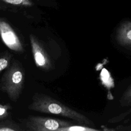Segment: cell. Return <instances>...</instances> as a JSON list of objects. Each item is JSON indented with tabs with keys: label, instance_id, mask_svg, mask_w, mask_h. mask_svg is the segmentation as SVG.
<instances>
[{
	"label": "cell",
	"instance_id": "11",
	"mask_svg": "<svg viewBox=\"0 0 131 131\" xmlns=\"http://www.w3.org/2000/svg\"><path fill=\"white\" fill-rule=\"evenodd\" d=\"M10 108L11 106L9 104L3 105L0 104V119H4L8 116V111Z\"/></svg>",
	"mask_w": 131,
	"mask_h": 131
},
{
	"label": "cell",
	"instance_id": "12",
	"mask_svg": "<svg viewBox=\"0 0 131 131\" xmlns=\"http://www.w3.org/2000/svg\"><path fill=\"white\" fill-rule=\"evenodd\" d=\"M1 18H0V19H1Z\"/></svg>",
	"mask_w": 131,
	"mask_h": 131
},
{
	"label": "cell",
	"instance_id": "7",
	"mask_svg": "<svg viewBox=\"0 0 131 131\" xmlns=\"http://www.w3.org/2000/svg\"><path fill=\"white\" fill-rule=\"evenodd\" d=\"M12 56V54L8 51L0 53V73L8 67Z\"/></svg>",
	"mask_w": 131,
	"mask_h": 131
},
{
	"label": "cell",
	"instance_id": "6",
	"mask_svg": "<svg viewBox=\"0 0 131 131\" xmlns=\"http://www.w3.org/2000/svg\"><path fill=\"white\" fill-rule=\"evenodd\" d=\"M116 39L121 46H131V21H123L116 32Z\"/></svg>",
	"mask_w": 131,
	"mask_h": 131
},
{
	"label": "cell",
	"instance_id": "10",
	"mask_svg": "<svg viewBox=\"0 0 131 131\" xmlns=\"http://www.w3.org/2000/svg\"><path fill=\"white\" fill-rule=\"evenodd\" d=\"M3 2L13 5L31 7L33 4L30 0H2Z\"/></svg>",
	"mask_w": 131,
	"mask_h": 131
},
{
	"label": "cell",
	"instance_id": "8",
	"mask_svg": "<svg viewBox=\"0 0 131 131\" xmlns=\"http://www.w3.org/2000/svg\"><path fill=\"white\" fill-rule=\"evenodd\" d=\"M16 123L9 120L0 122V131H20L23 130Z\"/></svg>",
	"mask_w": 131,
	"mask_h": 131
},
{
	"label": "cell",
	"instance_id": "9",
	"mask_svg": "<svg viewBox=\"0 0 131 131\" xmlns=\"http://www.w3.org/2000/svg\"><path fill=\"white\" fill-rule=\"evenodd\" d=\"M98 129L87 127L85 125H70L57 129L56 131H97Z\"/></svg>",
	"mask_w": 131,
	"mask_h": 131
},
{
	"label": "cell",
	"instance_id": "2",
	"mask_svg": "<svg viewBox=\"0 0 131 131\" xmlns=\"http://www.w3.org/2000/svg\"><path fill=\"white\" fill-rule=\"evenodd\" d=\"M25 81V70L18 60L14 59L2 76L0 88L7 94L10 100L15 102L21 94Z\"/></svg>",
	"mask_w": 131,
	"mask_h": 131
},
{
	"label": "cell",
	"instance_id": "3",
	"mask_svg": "<svg viewBox=\"0 0 131 131\" xmlns=\"http://www.w3.org/2000/svg\"><path fill=\"white\" fill-rule=\"evenodd\" d=\"M25 124L27 130L31 131H56L57 129L73 125L70 121L34 116L26 118Z\"/></svg>",
	"mask_w": 131,
	"mask_h": 131
},
{
	"label": "cell",
	"instance_id": "5",
	"mask_svg": "<svg viewBox=\"0 0 131 131\" xmlns=\"http://www.w3.org/2000/svg\"><path fill=\"white\" fill-rule=\"evenodd\" d=\"M0 36L5 45L10 50L18 53L25 51L23 45L12 27L0 19Z\"/></svg>",
	"mask_w": 131,
	"mask_h": 131
},
{
	"label": "cell",
	"instance_id": "1",
	"mask_svg": "<svg viewBox=\"0 0 131 131\" xmlns=\"http://www.w3.org/2000/svg\"><path fill=\"white\" fill-rule=\"evenodd\" d=\"M28 108L40 113L59 115L74 120L80 125L95 127L94 123L84 115L62 104L60 101L44 94L35 93Z\"/></svg>",
	"mask_w": 131,
	"mask_h": 131
},
{
	"label": "cell",
	"instance_id": "4",
	"mask_svg": "<svg viewBox=\"0 0 131 131\" xmlns=\"http://www.w3.org/2000/svg\"><path fill=\"white\" fill-rule=\"evenodd\" d=\"M29 39L36 66L42 70L50 71L52 67L51 61L43 45L33 34H30Z\"/></svg>",
	"mask_w": 131,
	"mask_h": 131
}]
</instances>
